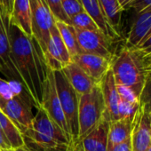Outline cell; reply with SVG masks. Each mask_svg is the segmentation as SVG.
I'll return each instance as SVG.
<instances>
[{"label":"cell","instance_id":"1","mask_svg":"<svg viewBox=\"0 0 151 151\" xmlns=\"http://www.w3.org/2000/svg\"><path fill=\"white\" fill-rule=\"evenodd\" d=\"M9 39L13 61L22 86L37 109H40L48 74L44 53L33 37H29L20 28L10 23Z\"/></svg>","mask_w":151,"mask_h":151},{"label":"cell","instance_id":"2","mask_svg":"<svg viewBox=\"0 0 151 151\" xmlns=\"http://www.w3.org/2000/svg\"><path fill=\"white\" fill-rule=\"evenodd\" d=\"M26 146L38 151H66L71 140L42 109H37L29 128L22 133Z\"/></svg>","mask_w":151,"mask_h":151},{"label":"cell","instance_id":"3","mask_svg":"<svg viewBox=\"0 0 151 151\" xmlns=\"http://www.w3.org/2000/svg\"><path fill=\"white\" fill-rule=\"evenodd\" d=\"M143 55L134 48L124 46L111 60V70L116 86L133 90L139 97L147 78Z\"/></svg>","mask_w":151,"mask_h":151},{"label":"cell","instance_id":"4","mask_svg":"<svg viewBox=\"0 0 151 151\" xmlns=\"http://www.w3.org/2000/svg\"><path fill=\"white\" fill-rule=\"evenodd\" d=\"M78 137L87 136L101 122L105 114V104L100 85L97 84L90 93L78 95Z\"/></svg>","mask_w":151,"mask_h":151},{"label":"cell","instance_id":"5","mask_svg":"<svg viewBox=\"0 0 151 151\" xmlns=\"http://www.w3.org/2000/svg\"><path fill=\"white\" fill-rule=\"evenodd\" d=\"M56 89L60 106L72 139L78 137V94L73 89L61 70L54 71Z\"/></svg>","mask_w":151,"mask_h":151},{"label":"cell","instance_id":"6","mask_svg":"<svg viewBox=\"0 0 151 151\" xmlns=\"http://www.w3.org/2000/svg\"><path fill=\"white\" fill-rule=\"evenodd\" d=\"M29 2L32 37L45 54L50 39V31L55 25V20L45 0H29Z\"/></svg>","mask_w":151,"mask_h":151},{"label":"cell","instance_id":"7","mask_svg":"<svg viewBox=\"0 0 151 151\" xmlns=\"http://www.w3.org/2000/svg\"><path fill=\"white\" fill-rule=\"evenodd\" d=\"M48 115V116L66 134L69 140H72L71 135L69 133L68 124L60 106V102L59 100L56 84H55V78H54V71L51 70L48 68V74H47V80L45 86L44 95H43V101L41 107Z\"/></svg>","mask_w":151,"mask_h":151},{"label":"cell","instance_id":"8","mask_svg":"<svg viewBox=\"0 0 151 151\" xmlns=\"http://www.w3.org/2000/svg\"><path fill=\"white\" fill-rule=\"evenodd\" d=\"M75 30L82 52L101 56L112 60L115 55L112 51V39L101 30H81L77 29Z\"/></svg>","mask_w":151,"mask_h":151},{"label":"cell","instance_id":"9","mask_svg":"<svg viewBox=\"0 0 151 151\" xmlns=\"http://www.w3.org/2000/svg\"><path fill=\"white\" fill-rule=\"evenodd\" d=\"M0 72L4 74L10 81L18 82L22 86L21 77L13 61L9 39V18L3 13L1 7H0Z\"/></svg>","mask_w":151,"mask_h":151},{"label":"cell","instance_id":"10","mask_svg":"<svg viewBox=\"0 0 151 151\" xmlns=\"http://www.w3.org/2000/svg\"><path fill=\"white\" fill-rule=\"evenodd\" d=\"M44 58L46 66L52 71L62 70L72 61L71 56L55 25L50 31V39Z\"/></svg>","mask_w":151,"mask_h":151},{"label":"cell","instance_id":"11","mask_svg":"<svg viewBox=\"0 0 151 151\" xmlns=\"http://www.w3.org/2000/svg\"><path fill=\"white\" fill-rule=\"evenodd\" d=\"M4 114L16 125V127L23 133L30 125L34 117L29 103L22 95H15L0 107Z\"/></svg>","mask_w":151,"mask_h":151},{"label":"cell","instance_id":"12","mask_svg":"<svg viewBox=\"0 0 151 151\" xmlns=\"http://www.w3.org/2000/svg\"><path fill=\"white\" fill-rule=\"evenodd\" d=\"M71 60L77 64L97 84L101 81L111 67L110 60L101 56L84 52L72 57Z\"/></svg>","mask_w":151,"mask_h":151},{"label":"cell","instance_id":"13","mask_svg":"<svg viewBox=\"0 0 151 151\" xmlns=\"http://www.w3.org/2000/svg\"><path fill=\"white\" fill-rule=\"evenodd\" d=\"M151 129L147 112L139 108L133 121L131 134L132 151H147L151 146Z\"/></svg>","mask_w":151,"mask_h":151},{"label":"cell","instance_id":"14","mask_svg":"<svg viewBox=\"0 0 151 151\" xmlns=\"http://www.w3.org/2000/svg\"><path fill=\"white\" fill-rule=\"evenodd\" d=\"M99 85L102 93V97L106 109L105 116L109 122L118 120V108L120 104V98L116 90V85L115 83L111 68L106 73Z\"/></svg>","mask_w":151,"mask_h":151},{"label":"cell","instance_id":"15","mask_svg":"<svg viewBox=\"0 0 151 151\" xmlns=\"http://www.w3.org/2000/svg\"><path fill=\"white\" fill-rule=\"evenodd\" d=\"M151 35V10L141 12L136 17L126 38L125 46L135 48Z\"/></svg>","mask_w":151,"mask_h":151},{"label":"cell","instance_id":"16","mask_svg":"<svg viewBox=\"0 0 151 151\" xmlns=\"http://www.w3.org/2000/svg\"><path fill=\"white\" fill-rule=\"evenodd\" d=\"M78 95L88 93L97 85L77 64L71 61L61 70Z\"/></svg>","mask_w":151,"mask_h":151},{"label":"cell","instance_id":"17","mask_svg":"<svg viewBox=\"0 0 151 151\" xmlns=\"http://www.w3.org/2000/svg\"><path fill=\"white\" fill-rule=\"evenodd\" d=\"M109 123L104 114L99 124L81 139L84 151H107Z\"/></svg>","mask_w":151,"mask_h":151},{"label":"cell","instance_id":"18","mask_svg":"<svg viewBox=\"0 0 151 151\" xmlns=\"http://www.w3.org/2000/svg\"><path fill=\"white\" fill-rule=\"evenodd\" d=\"M9 23L20 28L29 37H32L29 0H14Z\"/></svg>","mask_w":151,"mask_h":151},{"label":"cell","instance_id":"19","mask_svg":"<svg viewBox=\"0 0 151 151\" xmlns=\"http://www.w3.org/2000/svg\"><path fill=\"white\" fill-rule=\"evenodd\" d=\"M80 2L85 9V12H86L93 18L102 33L113 41L120 37L109 24L99 0H80Z\"/></svg>","mask_w":151,"mask_h":151},{"label":"cell","instance_id":"20","mask_svg":"<svg viewBox=\"0 0 151 151\" xmlns=\"http://www.w3.org/2000/svg\"><path fill=\"white\" fill-rule=\"evenodd\" d=\"M132 121L133 119L122 118L109 123L107 151H112L116 145L125 141L131 137Z\"/></svg>","mask_w":151,"mask_h":151},{"label":"cell","instance_id":"21","mask_svg":"<svg viewBox=\"0 0 151 151\" xmlns=\"http://www.w3.org/2000/svg\"><path fill=\"white\" fill-rule=\"evenodd\" d=\"M99 1L109 24L115 32L121 37V18L124 10L119 6L118 1L117 0H99Z\"/></svg>","mask_w":151,"mask_h":151},{"label":"cell","instance_id":"22","mask_svg":"<svg viewBox=\"0 0 151 151\" xmlns=\"http://www.w3.org/2000/svg\"><path fill=\"white\" fill-rule=\"evenodd\" d=\"M55 26L60 33V36L65 46L67 47V49L71 56V59H72V57L76 56L77 54L81 53L82 52H81V49L78 43L75 28L68 23L59 22V21H55Z\"/></svg>","mask_w":151,"mask_h":151},{"label":"cell","instance_id":"23","mask_svg":"<svg viewBox=\"0 0 151 151\" xmlns=\"http://www.w3.org/2000/svg\"><path fill=\"white\" fill-rule=\"evenodd\" d=\"M0 127L8 139L12 148H17L25 145L21 131L1 110H0Z\"/></svg>","mask_w":151,"mask_h":151},{"label":"cell","instance_id":"24","mask_svg":"<svg viewBox=\"0 0 151 151\" xmlns=\"http://www.w3.org/2000/svg\"><path fill=\"white\" fill-rule=\"evenodd\" d=\"M69 25L81 30H100L93 18L86 13L82 12L69 19Z\"/></svg>","mask_w":151,"mask_h":151},{"label":"cell","instance_id":"25","mask_svg":"<svg viewBox=\"0 0 151 151\" xmlns=\"http://www.w3.org/2000/svg\"><path fill=\"white\" fill-rule=\"evenodd\" d=\"M139 107L145 111L151 110V72H147V78L139 94Z\"/></svg>","mask_w":151,"mask_h":151},{"label":"cell","instance_id":"26","mask_svg":"<svg viewBox=\"0 0 151 151\" xmlns=\"http://www.w3.org/2000/svg\"><path fill=\"white\" fill-rule=\"evenodd\" d=\"M47 6L49 7L55 21L62 22L69 24V20L63 12L61 2L62 0H45Z\"/></svg>","mask_w":151,"mask_h":151},{"label":"cell","instance_id":"27","mask_svg":"<svg viewBox=\"0 0 151 151\" xmlns=\"http://www.w3.org/2000/svg\"><path fill=\"white\" fill-rule=\"evenodd\" d=\"M116 90L121 101L132 105L139 106V97L133 90L124 86H116Z\"/></svg>","mask_w":151,"mask_h":151},{"label":"cell","instance_id":"28","mask_svg":"<svg viewBox=\"0 0 151 151\" xmlns=\"http://www.w3.org/2000/svg\"><path fill=\"white\" fill-rule=\"evenodd\" d=\"M61 5L63 12L68 18V20L75 15L85 12L80 0H62Z\"/></svg>","mask_w":151,"mask_h":151},{"label":"cell","instance_id":"29","mask_svg":"<svg viewBox=\"0 0 151 151\" xmlns=\"http://www.w3.org/2000/svg\"><path fill=\"white\" fill-rule=\"evenodd\" d=\"M15 95L11 82L0 78V107Z\"/></svg>","mask_w":151,"mask_h":151},{"label":"cell","instance_id":"30","mask_svg":"<svg viewBox=\"0 0 151 151\" xmlns=\"http://www.w3.org/2000/svg\"><path fill=\"white\" fill-rule=\"evenodd\" d=\"M133 9L136 14L141 12L151 10V0H133L128 6L127 9Z\"/></svg>","mask_w":151,"mask_h":151},{"label":"cell","instance_id":"31","mask_svg":"<svg viewBox=\"0 0 151 151\" xmlns=\"http://www.w3.org/2000/svg\"><path fill=\"white\" fill-rule=\"evenodd\" d=\"M134 49L139 51L142 55L150 53L151 52V35L148 36L140 45H139Z\"/></svg>","mask_w":151,"mask_h":151},{"label":"cell","instance_id":"32","mask_svg":"<svg viewBox=\"0 0 151 151\" xmlns=\"http://www.w3.org/2000/svg\"><path fill=\"white\" fill-rule=\"evenodd\" d=\"M14 0H0V7H1L3 13L10 19L13 12Z\"/></svg>","mask_w":151,"mask_h":151},{"label":"cell","instance_id":"33","mask_svg":"<svg viewBox=\"0 0 151 151\" xmlns=\"http://www.w3.org/2000/svg\"><path fill=\"white\" fill-rule=\"evenodd\" d=\"M66 151H84L82 142L80 139H72L69 142Z\"/></svg>","mask_w":151,"mask_h":151},{"label":"cell","instance_id":"34","mask_svg":"<svg viewBox=\"0 0 151 151\" xmlns=\"http://www.w3.org/2000/svg\"><path fill=\"white\" fill-rule=\"evenodd\" d=\"M112 151H132V143H131V137L126 139L125 141L116 145Z\"/></svg>","mask_w":151,"mask_h":151},{"label":"cell","instance_id":"35","mask_svg":"<svg viewBox=\"0 0 151 151\" xmlns=\"http://www.w3.org/2000/svg\"><path fill=\"white\" fill-rule=\"evenodd\" d=\"M12 148L8 139H6L5 133L3 132L2 129L0 128V151H3V150H6Z\"/></svg>","mask_w":151,"mask_h":151},{"label":"cell","instance_id":"36","mask_svg":"<svg viewBox=\"0 0 151 151\" xmlns=\"http://www.w3.org/2000/svg\"><path fill=\"white\" fill-rule=\"evenodd\" d=\"M142 57H143V62L146 71L151 72V52L148 54H145Z\"/></svg>","mask_w":151,"mask_h":151},{"label":"cell","instance_id":"37","mask_svg":"<svg viewBox=\"0 0 151 151\" xmlns=\"http://www.w3.org/2000/svg\"><path fill=\"white\" fill-rule=\"evenodd\" d=\"M117 1H118L119 6H121V8L124 11V10H127L128 6L133 1V0H117Z\"/></svg>","mask_w":151,"mask_h":151},{"label":"cell","instance_id":"38","mask_svg":"<svg viewBox=\"0 0 151 151\" xmlns=\"http://www.w3.org/2000/svg\"><path fill=\"white\" fill-rule=\"evenodd\" d=\"M15 151H36V150H34V149H32V148L27 147L26 145H24V146H22V147H20L15 148Z\"/></svg>","mask_w":151,"mask_h":151},{"label":"cell","instance_id":"39","mask_svg":"<svg viewBox=\"0 0 151 151\" xmlns=\"http://www.w3.org/2000/svg\"><path fill=\"white\" fill-rule=\"evenodd\" d=\"M148 115V119H149V124H150V129H151V110L149 112H147Z\"/></svg>","mask_w":151,"mask_h":151},{"label":"cell","instance_id":"40","mask_svg":"<svg viewBox=\"0 0 151 151\" xmlns=\"http://www.w3.org/2000/svg\"><path fill=\"white\" fill-rule=\"evenodd\" d=\"M3 151H15V148H9L6 150H3Z\"/></svg>","mask_w":151,"mask_h":151},{"label":"cell","instance_id":"41","mask_svg":"<svg viewBox=\"0 0 151 151\" xmlns=\"http://www.w3.org/2000/svg\"><path fill=\"white\" fill-rule=\"evenodd\" d=\"M147 151H151V146H150V147H148V149H147Z\"/></svg>","mask_w":151,"mask_h":151},{"label":"cell","instance_id":"42","mask_svg":"<svg viewBox=\"0 0 151 151\" xmlns=\"http://www.w3.org/2000/svg\"><path fill=\"white\" fill-rule=\"evenodd\" d=\"M150 133H151V132H150Z\"/></svg>","mask_w":151,"mask_h":151}]
</instances>
